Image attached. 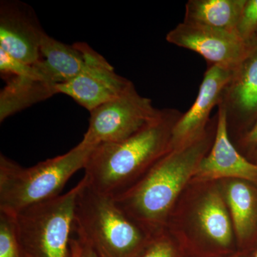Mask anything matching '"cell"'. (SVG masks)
Listing matches in <instances>:
<instances>
[{
    "label": "cell",
    "instance_id": "obj_1",
    "mask_svg": "<svg viewBox=\"0 0 257 257\" xmlns=\"http://www.w3.org/2000/svg\"><path fill=\"white\" fill-rule=\"evenodd\" d=\"M216 119V116L211 119L202 138L167 152L136 183L114 197L116 204L149 234L166 229L176 203L212 146Z\"/></svg>",
    "mask_w": 257,
    "mask_h": 257
},
{
    "label": "cell",
    "instance_id": "obj_2",
    "mask_svg": "<svg viewBox=\"0 0 257 257\" xmlns=\"http://www.w3.org/2000/svg\"><path fill=\"white\" fill-rule=\"evenodd\" d=\"M182 114L162 109L156 119L126 140L94 147L84 168L87 183L112 197L124 192L170 151L172 130Z\"/></svg>",
    "mask_w": 257,
    "mask_h": 257
},
{
    "label": "cell",
    "instance_id": "obj_3",
    "mask_svg": "<svg viewBox=\"0 0 257 257\" xmlns=\"http://www.w3.org/2000/svg\"><path fill=\"white\" fill-rule=\"evenodd\" d=\"M166 229L183 253L224 257L238 251L219 181L192 179L176 203Z\"/></svg>",
    "mask_w": 257,
    "mask_h": 257
},
{
    "label": "cell",
    "instance_id": "obj_4",
    "mask_svg": "<svg viewBox=\"0 0 257 257\" xmlns=\"http://www.w3.org/2000/svg\"><path fill=\"white\" fill-rule=\"evenodd\" d=\"M74 207L77 239L99 257H136L152 234L116 204L92 188L83 177Z\"/></svg>",
    "mask_w": 257,
    "mask_h": 257
},
{
    "label": "cell",
    "instance_id": "obj_5",
    "mask_svg": "<svg viewBox=\"0 0 257 257\" xmlns=\"http://www.w3.org/2000/svg\"><path fill=\"white\" fill-rule=\"evenodd\" d=\"M94 147L81 141L67 153L31 167H22L1 154L0 212L16 215L59 197L69 179L84 170Z\"/></svg>",
    "mask_w": 257,
    "mask_h": 257
},
{
    "label": "cell",
    "instance_id": "obj_6",
    "mask_svg": "<svg viewBox=\"0 0 257 257\" xmlns=\"http://www.w3.org/2000/svg\"><path fill=\"white\" fill-rule=\"evenodd\" d=\"M80 182L66 194L15 216L28 257H72L74 207Z\"/></svg>",
    "mask_w": 257,
    "mask_h": 257
},
{
    "label": "cell",
    "instance_id": "obj_7",
    "mask_svg": "<svg viewBox=\"0 0 257 257\" xmlns=\"http://www.w3.org/2000/svg\"><path fill=\"white\" fill-rule=\"evenodd\" d=\"M161 111L133 85L122 95L89 111V126L82 141L92 147L122 141L156 119Z\"/></svg>",
    "mask_w": 257,
    "mask_h": 257
},
{
    "label": "cell",
    "instance_id": "obj_8",
    "mask_svg": "<svg viewBox=\"0 0 257 257\" xmlns=\"http://www.w3.org/2000/svg\"><path fill=\"white\" fill-rule=\"evenodd\" d=\"M6 85L0 92V121L57 94L63 80L43 58L34 64L5 57L0 65Z\"/></svg>",
    "mask_w": 257,
    "mask_h": 257
},
{
    "label": "cell",
    "instance_id": "obj_9",
    "mask_svg": "<svg viewBox=\"0 0 257 257\" xmlns=\"http://www.w3.org/2000/svg\"><path fill=\"white\" fill-rule=\"evenodd\" d=\"M83 55V65L73 79L57 87V94H66L91 111L122 95L134 84L115 72L107 60L85 42H76Z\"/></svg>",
    "mask_w": 257,
    "mask_h": 257
},
{
    "label": "cell",
    "instance_id": "obj_10",
    "mask_svg": "<svg viewBox=\"0 0 257 257\" xmlns=\"http://www.w3.org/2000/svg\"><path fill=\"white\" fill-rule=\"evenodd\" d=\"M166 40L176 46L197 52L210 65L231 70L246 57L254 41H243L236 32L184 22L169 32Z\"/></svg>",
    "mask_w": 257,
    "mask_h": 257
},
{
    "label": "cell",
    "instance_id": "obj_11",
    "mask_svg": "<svg viewBox=\"0 0 257 257\" xmlns=\"http://www.w3.org/2000/svg\"><path fill=\"white\" fill-rule=\"evenodd\" d=\"M226 113L229 136L239 138L252 127L257 120V38L223 91L220 103Z\"/></svg>",
    "mask_w": 257,
    "mask_h": 257
},
{
    "label": "cell",
    "instance_id": "obj_12",
    "mask_svg": "<svg viewBox=\"0 0 257 257\" xmlns=\"http://www.w3.org/2000/svg\"><path fill=\"white\" fill-rule=\"evenodd\" d=\"M46 32L35 12L26 3L4 0L0 3V49L28 64L41 58V44Z\"/></svg>",
    "mask_w": 257,
    "mask_h": 257
},
{
    "label": "cell",
    "instance_id": "obj_13",
    "mask_svg": "<svg viewBox=\"0 0 257 257\" xmlns=\"http://www.w3.org/2000/svg\"><path fill=\"white\" fill-rule=\"evenodd\" d=\"M232 73L231 69L216 65L209 66L199 87L197 99L174 126L170 150L187 146L205 135L210 124L211 111L220 103L223 91Z\"/></svg>",
    "mask_w": 257,
    "mask_h": 257
},
{
    "label": "cell",
    "instance_id": "obj_14",
    "mask_svg": "<svg viewBox=\"0 0 257 257\" xmlns=\"http://www.w3.org/2000/svg\"><path fill=\"white\" fill-rule=\"evenodd\" d=\"M215 138L192 179L221 181L241 179L257 186V164L243 157L233 145L224 109L218 105Z\"/></svg>",
    "mask_w": 257,
    "mask_h": 257
},
{
    "label": "cell",
    "instance_id": "obj_15",
    "mask_svg": "<svg viewBox=\"0 0 257 257\" xmlns=\"http://www.w3.org/2000/svg\"><path fill=\"white\" fill-rule=\"evenodd\" d=\"M219 182L237 247L243 251L257 239V186L241 179H224Z\"/></svg>",
    "mask_w": 257,
    "mask_h": 257
},
{
    "label": "cell",
    "instance_id": "obj_16",
    "mask_svg": "<svg viewBox=\"0 0 257 257\" xmlns=\"http://www.w3.org/2000/svg\"><path fill=\"white\" fill-rule=\"evenodd\" d=\"M246 0H189L184 23L236 32Z\"/></svg>",
    "mask_w": 257,
    "mask_h": 257
},
{
    "label": "cell",
    "instance_id": "obj_17",
    "mask_svg": "<svg viewBox=\"0 0 257 257\" xmlns=\"http://www.w3.org/2000/svg\"><path fill=\"white\" fill-rule=\"evenodd\" d=\"M0 257H28L15 215L0 212Z\"/></svg>",
    "mask_w": 257,
    "mask_h": 257
},
{
    "label": "cell",
    "instance_id": "obj_18",
    "mask_svg": "<svg viewBox=\"0 0 257 257\" xmlns=\"http://www.w3.org/2000/svg\"><path fill=\"white\" fill-rule=\"evenodd\" d=\"M183 251L167 229L152 234L136 257H182Z\"/></svg>",
    "mask_w": 257,
    "mask_h": 257
},
{
    "label": "cell",
    "instance_id": "obj_19",
    "mask_svg": "<svg viewBox=\"0 0 257 257\" xmlns=\"http://www.w3.org/2000/svg\"><path fill=\"white\" fill-rule=\"evenodd\" d=\"M236 33L243 41L252 42L257 33V0H246L237 25Z\"/></svg>",
    "mask_w": 257,
    "mask_h": 257
},
{
    "label": "cell",
    "instance_id": "obj_20",
    "mask_svg": "<svg viewBox=\"0 0 257 257\" xmlns=\"http://www.w3.org/2000/svg\"><path fill=\"white\" fill-rule=\"evenodd\" d=\"M238 145L243 151L248 155L257 147V120L252 127L238 140Z\"/></svg>",
    "mask_w": 257,
    "mask_h": 257
},
{
    "label": "cell",
    "instance_id": "obj_21",
    "mask_svg": "<svg viewBox=\"0 0 257 257\" xmlns=\"http://www.w3.org/2000/svg\"><path fill=\"white\" fill-rule=\"evenodd\" d=\"M79 242L80 245V257H99L87 244L79 241Z\"/></svg>",
    "mask_w": 257,
    "mask_h": 257
},
{
    "label": "cell",
    "instance_id": "obj_22",
    "mask_svg": "<svg viewBox=\"0 0 257 257\" xmlns=\"http://www.w3.org/2000/svg\"><path fill=\"white\" fill-rule=\"evenodd\" d=\"M72 257H80V245L77 239H73L72 241Z\"/></svg>",
    "mask_w": 257,
    "mask_h": 257
},
{
    "label": "cell",
    "instance_id": "obj_23",
    "mask_svg": "<svg viewBox=\"0 0 257 257\" xmlns=\"http://www.w3.org/2000/svg\"><path fill=\"white\" fill-rule=\"evenodd\" d=\"M224 257H248L246 251H238L237 252L229 255V256Z\"/></svg>",
    "mask_w": 257,
    "mask_h": 257
},
{
    "label": "cell",
    "instance_id": "obj_24",
    "mask_svg": "<svg viewBox=\"0 0 257 257\" xmlns=\"http://www.w3.org/2000/svg\"><path fill=\"white\" fill-rule=\"evenodd\" d=\"M249 156L252 157V162H253V163L257 164V147L252 152H251V154H250Z\"/></svg>",
    "mask_w": 257,
    "mask_h": 257
},
{
    "label": "cell",
    "instance_id": "obj_25",
    "mask_svg": "<svg viewBox=\"0 0 257 257\" xmlns=\"http://www.w3.org/2000/svg\"><path fill=\"white\" fill-rule=\"evenodd\" d=\"M254 257H257V250H256V253H255V256H254Z\"/></svg>",
    "mask_w": 257,
    "mask_h": 257
},
{
    "label": "cell",
    "instance_id": "obj_26",
    "mask_svg": "<svg viewBox=\"0 0 257 257\" xmlns=\"http://www.w3.org/2000/svg\"><path fill=\"white\" fill-rule=\"evenodd\" d=\"M256 38H257V33H256Z\"/></svg>",
    "mask_w": 257,
    "mask_h": 257
}]
</instances>
